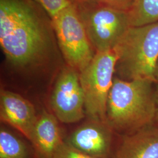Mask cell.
Returning <instances> with one entry per match:
<instances>
[{
	"mask_svg": "<svg viewBox=\"0 0 158 158\" xmlns=\"http://www.w3.org/2000/svg\"><path fill=\"white\" fill-rule=\"evenodd\" d=\"M0 46L20 72L46 69L62 56L52 18L34 0H0Z\"/></svg>",
	"mask_w": 158,
	"mask_h": 158,
	"instance_id": "1",
	"label": "cell"
},
{
	"mask_svg": "<svg viewBox=\"0 0 158 158\" xmlns=\"http://www.w3.org/2000/svg\"><path fill=\"white\" fill-rule=\"evenodd\" d=\"M154 81L114 77L108 97L106 123L114 131L129 134L153 124L156 113Z\"/></svg>",
	"mask_w": 158,
	"mask_h": 158,
	"instance_id": "2",
	"label": "cell"
},
{
	"mask_svg": "<svg viewBox=\"0 0 158 158\" xmlns=\"http://www.w3.org/2000/svg\"><path fill=\"white\" fill-rule=\"evenodd\" d=\"M117 60L115 74L118 79H149L155 81L158 57V22L131 27L113 49Z\"/></svg>",
	"mask_w": 158,
	"mask_h": 158,
	"instance_id": "3",
	"label": "cell"
},
{
	"mask_svg": "<svg viewBox=\"0 0 158 158\" xmlns=\"http://www.w3.org/2000/svg\"><path fill=\"white\" fill-rule=\"evenodd\" d=\"M74 6L96 52L113 50L131 27L128 11L102 2Z\"/></svg>",
	"mask_w": 158,
	"mask_h": 158,
	"instance_id": "4",
	"label": "cell"
},
{
	"mask_svg": "<svg viewBox=\"0 0 158 158\" xmlns=\"http://www.w3.org/2000/svg\"><path fill=\"white\" fill-rule=\"evenodd\" d=\"M117 60L114 50L96 52L89 64L80 73L85 116L89 120L106 122L108 97L113 85Z\"/></svg>",
	"mask_w": 158,
	"mask_h": 158,
	"instance_id": "5",
	"label": "cell"
},
{
	"mask_svg": "<svg viewBox=\"0 0 158 158\" xmlns=\"http://www.w3.org/2000/svg\"><path fill=\"white\" fill-rule=\"evenodd\" d=\"M52 19L58 46L66 64L81 72L91 62L96 52L75 6L71 4Z\"/></svg>",
	"mask_w": 158,
	"mask_h": 158,
	"instance_id": "6",
	"label": "cell"
},
{
	"mask_svg": "<svg viewBox=\"0 0 158 158\" xmlns=\"http://www.w3.org/2000/svg\"><path fill=\"white\" fill-rule=\"evenodd\" d=\"M51 106L55 117L63 123H75L85 118V96L80 73L73 68L65 64L59 72Z\"/></svg>",
	"mask_w": 158,
	"mask_h": 158,
	"instance_id": "7",
	"label": "cell"
},
{
	"mask_svg": "<svg viewBox=\"0 0 158 158\" xmlns=\"http://www.w3.org/2000/svg\"><path fill=\"white\" fill-rule=\"evenodd\" d=\"M113 132L106 122L90 120L64 141L93 158H109L113 149Z\"/></svg>",
	"mask_w": 158,
	"mask_h": 158,
	"instance_id": "8",
	"label": "cell"
},
{
	"mask_svg": "<svg viewBox=\"0 0 158 158\" xmlns=\"http://www.w3.org/2000/svg\"><path fill=\"white\" fill-rule=\"evenodd\" d=\"M0 118L1 121L18 130L31 142L38 116L28 100L16 93L1 89Z\"/></svg>",
	"mask_w": 158,
	"mask_h": 158,
	"instance_id": "9",
	"label": "cell"
},
{
	"mask_svg": "<svg viewBox=\"0 0 158 158\" xmlns=\"http://www.w3.org/2000/svg\"><path fill=\"white\" fill-rule=\"evenodd\" d=\"M113 158H158V128L155 125L124 135Z\"/></svg>",
	"mask_w": 158,
	"mask_h": 158,
	"instance_id": "10",
	"label": "cell"
},
{
	"mask_svg": "<svg viewBox=\"0 0 158 158\" xmlns=\"http://www.w3.org/2000/svg\"><path fill=\"white\" fill-rule=\"evenodd\" d=\"M64 141L56 117L44 110L38 116L31 142L38 156L40 158H52Z\"/></svg>",
	"mask_w": 158,
	"mask_h": 158,
	"instance_id": "11",
	"label": "cell"
},
{
	"mask_svg": "<svg viewBox=\"0 0 158 158\" xmlns=\"http://www.w3.org/2000/svg\"><path fill=\"white\" fill-rule=\"evenodd\" d=\"M0 158H40L35 150L9 131L1 128Z\"/></svg>",
	"mask_w": 158,
	"mask_h": 158,
	"instance_id": "12",
	"label": "cell"
},
{
	"mask_svg": "<svg viewBox=\"0 0 158 158\" xmlns=\"http://www.w3.org/2000/svg\"><path fill=\"white\" fill-rule=\"evenodd\" d=\"M131 27L158 22V0H135L128 11Z\"/></svg>",
	"mask_w": 158,
	"mask_h": 158,
	"instance_id": "13",
	"label": "cell"
},
{
	"mask_svg": "<svg viewBox=\"0 0 158 158\" xmlns=\"http://www.w3.org/2000/svg\"><path fill=\"white\" fill-rule=\"evenodd\" d=\"M42 6L51 18L72 4L70 0H34Z\"/></svg>",
	"mask_w": 158,
	"mask_h": 158,
	"instance_id": "14",
	"label": "cell"
},
{
	"mask_svg": "<svg viewBox=\"0 0 158 158\" xmlns=\"http://www.w3.org/2000/svg\"><path fill=\"white\" fill-rule=\"evenodd\" d=\"M52 158H95L77 149L65 141L59 147Z\"/></svg>",
	"mask_w": 158,
	"mask_h": 158,
	"instance_id": "15",
	"label": "cell"
},
{
	"mask_svg": "<svg viewBox=\"0 0 158 158\" xmlns=\"http://www.w3.org/2000/svg\"><path fill=\"white\" fill-rule=\"evenodd\" d=\"M135 0H101V2L114 8L129 11Z\"/></svg>",
	"mask_w": 158,
	"mask_h": 158,
	"instance_id": "16",
	"label": "cell"
},
{
	"mask_svg": "<svg viewBox=\"0 0 158 158\" xmlns=\"http://www.w3.org/2000/svg\"><path fill=\"white\" fill-rule=\"evenodd\" d=\"M70 1L74 6L101 2V0H70Z\"/></svg>",
	"mask_w": 158,
	"mask_h": 158,
	"instance_id": "17",
	"label": "cell"
},
{
	"mask_svg": "<svg viewBox=\"0 0 158 158\" xmlns=\"http://www.w3.org/2000/svg\"><path fill=\"white\" fill-rule=\"evenodd\" d=\"M155 100H156V113L153 124L158 128V85L155 87Z\"/></svg>",
	"mask_w": 158,
	"mask_h": 158,
	"instance_id": "18",
	"label": "cell"
},
{
	"mask_svg": "<svg viewBox=\"0 0 158 158\" xmlns=\"http://www.w3.org/2000/svg\"><path fill=\"white\" fill-rule=\"evenodd\" d=\"M154 79L155 81V83L158 85V57L155 64V70H154Z\"/></svg>",
	"mask_w": 158,
	"mask_h": 158,
	"instance_id": "19",
	"label": "cell"
}]
</instances>
